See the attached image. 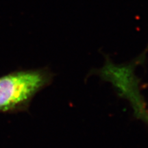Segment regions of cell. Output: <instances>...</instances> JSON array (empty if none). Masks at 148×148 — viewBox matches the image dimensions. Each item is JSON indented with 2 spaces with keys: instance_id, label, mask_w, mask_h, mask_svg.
<instances>
[{
  "instance_id": "6da1fadb",
  "label": "cell",
  "mask_w": 148,
  "mask_h": 148,
  "mask_svg": "<svg viewBox=\"0 0 148 148\" xmlns=\"http://www.w3.org/2000/svg\"><path fill=\"white\" fill-rule=\"evenodd\" d=\"M51 79L52 74L44 69L14 72L0 77V112L26 108Z\"/></svg>"
}]
</instances>
